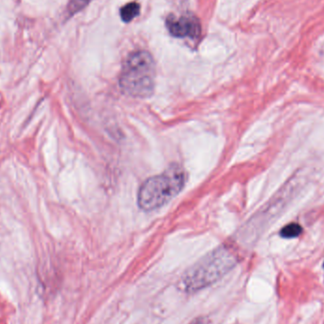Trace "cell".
I'll list each match as a JSON object with an SVG mask.
<instances>
[{
  "label": "cell",
  "mask_w": 324,
  "mask_h": 324,
  "mask_svg": "<svg viewBox=\"0 0 324 324\" xmlns=\"http://www.w3.org/2000/svg\"><path fill=\"white\" fill-rule=\"evenodd\" d=\"M236 258L230 249L222 246L203 257L185 272L181 287L187 293H194L212 286L234 267Z\"/></svg>",
  "instance_id": "6da1fadb"
},
{
  "label": "cell",
  "mask_w": 324,
  "mask_h": 324,
  "mask_svg": "<svg viewBox=\"0 0 324 324\" xmlns=\"http://www.w3.org/2000/svg\"><path fill=\"white\" fill-rule=\"evenodd\" d=\"M186 178L184 169L176 164L160 175L151 176L138 190V206L144 212H153L166 205L183 190Z\"/></svg>",
  "instance_id": "7a4b0ae2"
},
{
  "label": "cell",
  "mask_w": 324,
  "mask_h": 324,
  "mask_svg": "<svg viewBox=\"0 0 324 324\" xmlns=\"http://www.w3.org/2000/svg\"><path fill=\"white\" fill-rule=\"evenodd\" d=\"M156 65L147 51H137L125 60L119 75V88L134 98H148L154 93Z\"/></svg>",
  "instance_id": "3957f363"
},
{
  "label": "cell",
  "mask_w": 324,
  "mask_h": 324,
  "mask_svg": "<svg viewBox=\"0 0 324 324\" xmlns=\"http://www.w3.org/2000/svg\"><path fill=\"white\" fill-rule=\"evenodd\" d=\"M170 33L178 38H196L199 36L201 27L199 21L192 14L183 15L178 18L169 17L166 22Z\"/></svg>",
  "instance_id": "277c9868"
},
{
  "label": "cell",
  "mask_w": 324,
  "mask_h": 324,
  "mask_svg": "<svg viewBox=\"0 0 324 324\" xmlns=\"http://www.w3.org/2000/svg\"><path fill=\"white\" fill-rule=\"evenodd\" d=\"M140 12V6L136 3L132 2L128 3L120 10V16L125 22H130L131 20L136 18Z\"/></svg>",
  "instance_id": "5b68a950"
},
{
  "label": "cell",
  "mask_w": 324,
  "mask_h": 324,
  "mask_svg": "<svg viewBox=\"0 0 324 324\" xmlns=\"http://www.w3.org/2000/svg\"><path fill=\"white\" fill-rule=\"evenodd\" d=\"M302 232V228L299 224L292 223V224L287 225L281 231H280V236L284 238H295L300 235Z\"/></svg>",
  "instance_id": "8992f818"
},
{
  "label": "cell",
  "mask_w": 324,
  "mask_h": 324,
  "mask_svg": "<svg viewBox=\"0 0 324 324\" xmlns=\"http://www.w3.org/2000/svg\"><path fill=\"white\" fill-rule=\"evenodd\" d=\"M91 0H69L68 5V13L69 15H74L75 13L82 11L84 8L88 6Z\"/></svg>",
  "instance_id": "52a82bcc"
},
{
  "label": "cell",
  "mask_w": 324,
  "mask_h": 324,
  "mask_svg": "<svg viewBox=\"0 0 324 324\" xmlns=\"http://www.w3.org/2000/svg\"><path fill=\"white\" fill-rule=\"evenodd\" d=\"M190 324H206V320L204 318H198L196 319H194L193 321H192Z\"/></svg>",
  "instance_id": "ba28073f"
},
{
  "label": "cell",
  "mask_w": 324,
  "mask_h": 324,
  "mask_svg": "<svg viewBox=\"0 0 324 324\" xmlns=\"http://www.w3.org/2000/svg\"><path fill=\"white\" fill-rule=\"evenodd\" d=\"M323 268H324V264H323Z\"/></svg>",
  "instance_id": "9c48e42d"
}]
</instances>
